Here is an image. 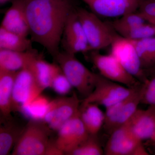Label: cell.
Instances as JSON below:
<instances>
[{
	"label": "cell",
	"instance_id": "cell-1",
	"mask_svg": "<svg viewBox=\"0 0 155 155\" xmlns=\"http://www.w3.org/2000/svg\"><path fill=\"white\" fill-rule=\"evenodd\" d=\"M73 11L71 0H25V11L32 41L54 57L68 17Z\"/></svg>",
	"mask_w": 155,
	"mask_h": 155
},
{
	"label": "cell",
	"instance_id": "cell-2",
	"mask_svg": "<svg viewBox=\"0 0 155 155\" xmlns=\"http://www.w3.org/2000/svg\"><path fill=\"white\" fill-rule=\"evenodd\" d=\"M54 58L72 87L84 98L90 95L95 87L98 74L87 69L75 55L67 52H59Z\"/></svg>",
	"mask_w": 155,
	"mask_h": 155
},
{
	"label": "cell",
	"instance_id": "cell-3",
	"mask_svg": "<svg viewBox=\"0 0 155 155\" xmlns=\"http://www.w3.org/2000/svg\"><path fill=\"white\" fill-rule=\"evenodd\" d=\"M51 129L43 121L31 119L13 149V155H45Z\"/></svg>",
	"mask_w": 155,
	"mask_h": 155
},
{
	"label": "cell",
	"instance_id": "cell-4",
	"mask_svg": "<svg viewBox=\"0 0 155 155\" xmlns=\"http://www.w3.org/2000/svg\"><path fill=\"white\" fill-rule=\"evenodd\" d=\"M91 50L98 51L110 46L116 35L94 12L83 8L76 11Z\"/></svg>",
	"mask_w": 155,
	"mask_h": 155
},
{
	"label": "cell",
	"instance_id": "cell-5",
	"mask_svg": "<svg viewBox=\"0 0 155 155\" xmlns=\"http://www.w3.org/2000/svg\"><path fill=\"white\" fill-rule=\"evenodd\" d=\"M104 153L107 155H149L127 122L111 134Z\"/></svg>",
	"mask_w": 155,
	"mask_h": 155
},
{
	"label": "cell",
	"instance_id": "cell-6",
	"mask_svg": "<svg viewBox=\"0 0 155 155\" xmlns=\"http://www.w3.org/2000/svg\"><path fill=\"white\" fill-rule=\"evenodd\" d=\"M140 86L136 87L126 98L106 108L104 127L111 134L115 129L129 121L140 104Z\"/></svg>",
	"mask_w": 155,
	"mask_h": 155
},
{
	"label": "cell",
	"instance_id": "cell-7",
	"mask_svg": "<svg viewBox=\"0 0 155 155\" xmlns=\"http://www.w3.org/2000/svg\"><path fill=\"white\" fill-rule=\"evenodd\" d=\"M135 88L126 87L100 74L98 75L93 91L82 102L93 103L107 108L126 98Z\"/></svg>",
	"mask_w": 155,
	"mask_h": 155
},
{
	"label": "cell",
	"instance_id": "cell-8",
	"mask_svg": "<svg viewBox=\"0 0 155 155\" xmlns=\"http://www.w3.org/2000/svg\"><path fill=\"white\" fill-rule=\"evenodd\" d=\"M91 59L103 77L130 88H135L140 85L139 81L127 72L111 54H102L97 51H94Z\"/></svg>",
	"mask_w": 155,
	"mask_h": 155
},
{
	"label": "cell",
	"instance_id": "cell-9",
	"mask_svg": "<svg viewBox=\"0 0 155 155\" xmlns=\"http://www.w3.org/2000/svg\"><path fill=\"white\" fill-rule=\"evenodd\" d=\"M80 101L77 94L50 101L42 121L52 130L58 131L64 123L78 113Z\"/></svg>",
	"mask_w": 155,
	"mask_h": 155
},
{
	"label": "cell",
	"instance_id": "cell-10",
	"mask_svg": "<svg viewBox=\"0 0 155 155\" xmlns=\"http://www.w3.org/2000/svg\"><path fill=\"white\" fill-rule=\"evenodd\" d=\"M43 90L27 67L17 72L13 86L12 107L13 111L20 112Z\"/></svg>",
	"mask_w": 155,
	"mask_h": 155
},
{
	"label": "cell",
	"instance_id": "cell-11",
	"mask_svg": "<svg viewBox=\"0 0 155 155\" xmlns=\"http://www.w3.org/2000/svg\"><path fill=\"white\" fill-rule=\"evenodd\" d=\"M110 46L111 54L127 72L142 83L144 82L147 78L132 41L122 36H116Z\"/></svg>",
	"mask_w": 155,
	"mask_h": 155
},
{
	"label": "cell",
	"instance_id": "cell-12",
	"mask_svg": "<svg viewBox=\"0 0 155 155\" xmlns=\"http://www.w3.org/2000/svg\"><path fill=\"white\" fill-rule=\"evenodd\" d=\"M58 131V137L55 140L56 145L64 155H68L90 134L81 119L78 112L64 123Z\"/></svg>",
	"mask_w": 155,
	"mask_h": 155
},
{
	"label": "cell",
	"instance_id": "cell-13",
	"mask_svg": "<svg viewBox=\"0 0 155 155\" xmlns=\"http://www.w3.org/2000/svg\"><path fill=\"white\" fill-rule=\"evenodd\" d=\"M64 45L66 51L75 55L90 50L84 31L76 11H73L68 17L64 31Z\"/></svg>",
	"mask_w": 155,
	"mask_h": 155
},
{
	"label": "cell",
	"instance_id": "cell-14",
	"mask_svg": "<svg viewBox=\"0 0 155 155\" xmlns=\"http://www.w3.org/2000/svg\"><path fill=\"white\" fill-rule=\"evenodd\" d=\"M97 15L108 17H121L137 11L140 2L124 0H82Z\"/></svg>",
	"mask_w": 155,
	"mask_h": 155
},
{
	"label": "cell",
	"instance_id": "cell-15",
	"mask_svg": "<svg viewBox=\"0 0 155 155\" xmlns=\"http://www.w3.org/2000/svg\"><path fill=\"white\" fill-rule=\"evenodd\" d=\"M127 123L132 132L142 141L153 140L155 135V107L137 109Z\"/></svg>",
	"mask_w": 155,
	"mask_h": 155
},
{
	"label": "cell",
	"instance_id": "cell-16",
	"mask_svg": "<svg viewBox=\"0 0 155 155\" xmlns=\"http://www.w3.org/2000/svg\"><path fill=\"white\" fill-rule=\"evenodd\" d=\"M25 1H13L3 17L1 28L27 37L29 34V28L25 15Z\"/></svg>",
	"mask_w": 155,
	"mask_h": 155
},
{
	"label": "cell",
	"instance_id": "cell-17",
	"mask_svg": "<svg viewBox=\"0 0 155 155\" xmlns=\"http://www.w3.org/2000/svg\"><path fill=\"white\" fill-rule=\"evenodd\" d=\"M39 54L33 49L17 51L0 49V71L17 72L28 66Z\"/></svg>",
	"mask_w": 155,
	"mask_h": 155
},
{
	"label": "cell",
	"instance_id": "cell-18",
	"mask_svg": "<svg viewBox=\"0 0 155 155\" xmlns=\"http://www.w3.org/2000/svg\"><path fill=\"white\" fill-rule=\"evenodd\" d=\"M78 114L89 134L97 135L104 126L105 121V114L98 105L82 102Z\"/></svg>",
	"mask_w": 155,
	"mask_h": 155
},
{
	"label": "cell",
	"instance_id": "cell-19",
	"mask_svg": "<svg viewBox=\"0 0 155 155\" xmlns=\"http://www.w3.org/2000/svg\"><path fill=\"white\" fill-rule=\"evenodd\" d=\"M43 90L51 87L54 75L59 68L57 64H51L42 59L39 55L27 66Z\"/></svg>",
	"mask_w": 155,
	"mask_h": 155
},
{
	"label": "cell",
	"instance_id": "cell-20",
	"mask_svg": "<svg viewBox=\"0 0 155 155\" xmlns=\"http://www.w3.org/2000/svg\"><path fill=\"white\" fill-rule=\"evenodd\" d=\"M17 72L0 71V110L5 119H11L12 93Z\"/></svg>",
	"mask_w": 155,
	"mask_h": 155
},
{
	"label": "cell",
	"instance_id": "cell-21",
	"mask_svg": "<svg viewBox=\"0 0 155 155\" xmlns=\"http://www.w3.org/2000/svg\"><path fill=\"white\" fill-rule=\"evenodd\" d=\"M6 119V123L0 126V155L10 154L24 128L12 122L11 119Z\"/></svg>",
	"mask_w": 155,
	"mask_h": 155
},
{
	"label": "cell",
	"instance_id": "cell-22",
	"mask_svg": "<svg viewBox=\"0 0 155 155\" xmlns=\"http://www.w3.org/2000/svg\"><path fill=\"white\" fill-rule=\"evenodd\" d=\"M32 41L27 36L11 32L0 27V49L26 51L32 49Z\"/></svg>",
	"mask_w": 155,
	"mask_h": 155
},
{
	"label": "cell",
	"instance_id": "cell-23",
	"mask_svg": "<svg viewBox=\"0 0 155 155\" xmlns=\"http://www.w3.org/2000/svg\"><path fill=\"white\" fill-rule=\"evenodd\" d=\"M130 40L133 42L143 69H149L155 65V36Z\"/></svg>",
	"mask_w": 155,
	"mask_h": 155
},
{
	"label": "cell",
	"instance_id": "cell-24",
	"mask_svg": "<svg viewBox=\"0 0 155 155\" xmlns=\"http://www.w3.org/2000/svg\"><path fill=\"white\" fill-rule=\"evenodd\" d=\"M50 101L41 94L22 108L20 112L32 120L42 121Z\"/></svg>",
	"mask_w": 155,
	"mask_h": 155
},
{
	"label": "cell",
	"instance_id": "cell-25",
	"mask_svg": "<svg viewBox=\"0 0 155 155\" xmlns=\"http://www.w3.org/2000/svg\"><path fill=\"white\" fill-rule=\"evenodd\" d=\"M104 153L97 135L89 134L84 141L68 155H101Z\"/></svg>",
	"mask_w": 155,
	"mask_h": 155
},
{
	"label": "cell",
	"instance_id": "cell-26",
	"mask_svg": "<svg viewBox=\"0 0 155 155\" xmlns=\"http://www.w3.org/2000/svg\"><path fill=\"white\" fill-rule=\"evenodd\" d=\"M118 33L121 36L131 40L143 39L155 36V26L145 22L132 28L121 31Z\"/></svg>",
	"mask_w": 155,
	"mask_h": 155
},
{
	"label": "cell",
	"instance_id": "cell-27",
	"mask_svg": "<svg viewBox=\"0 0 155 155\" xmlns=\"http://www.w3.org/2000/svg\"><path fill=\"white\" fill-rule=\"evenodd\" d=\"M146 22L141 15L136 11L125 14L116 19L112 23V25L114 30L118 32Z\"/></svg>",
	"mask_w": 155,
	"mask_h": 155
},
{
	"label": "cell",
	"instance_id": "cell-28",
	"mask_svg": "<svg viewBox=\"0 0 155 155\" xmlns=\"http://www.w3.org/2000/svg\"><path fill=\"white\" fill-rule=\"evenodd\" d=\"M140 103L155 107V75L147 78L141 84Z\"/></svg>",
	"mask_w": 155,
	"mask_h": 155
},
{
	"label": "cell",
	"instance_id": "cell-29",
	"mask_svg": "<svg viewBox=\"0 0 155 155\" xmlns=\"http://www.w3.org/2000/svg\"><path fill=\"white\" fill-rule=\"evenodd\" d=\"M51 87L57 94L62 95L69 94L73 87L60 67L53 78Z\"/></svg>",
	"mask_w": 155,
	"mask_h": 155
},
{
	"label": "cell",
	"instance_id": "cell-30",
	"mask_svg": "<svg viewBox=\"0 0 155 155\" xmlns=\"http://www.w3.org/2000/svg\"><path fill=\"white\" fill-rule=\"evenodd\" d=\"M137 11L146 22L155 26V0H142Z\"/></svg>",
	"mask_w": 155,
	"mask_h": 155
},
{
	"label": "cell",
	"instance_id": "cell-31",
	"mask_svg": "<svg viewBox=\"0 0 155 155\" xmlns=\"http://www.w3.org/2000/svg\"><path fill=\"white\" fill-rule=\"evenodd\" d=\"M148 69L150 71V73L151 74V76L155 75V65L153 67Z\"/></svg>",
	"mask_w": 155,
	"mask_h": 155
},
{
	"label": "cell",
	"instance_id": "cell-32",
	"mask_svg": "<svg viewBox=\"0 0 155 155\" xmlns=\"http://www.w3.org/2000/svg\"><path fill=\"white\" fill-rule=\"evenodd\" d=\"M124 1H128V2H140L142 0H124Z\"/></svg>",
	"mask_w": 155,
	"mask_h": 155
},
{
	"label": "cell",
	"instance_id": "cell-33",
	"mask_svg": "<svg viewBox=\"0 0 155 155\" xmlns=\"http://www.w3.org/2000/svg\"><path fill=\"white\" fill-rule=\"evenodd\" d=\"M10 1V0H0V3L1 4H4Z\"/></svg>",
	"mask_w": 155,
	"mask_h": 155
},
{
	"label": "cell",
	"instance_id": "cell-34",
	"mask_svg": "<svg viewBox=\"0 0 155 155\" xmlns=\"http://www.w3.org/2000/svg\"><path fill=\"white\" fill-rule=\"evenodd\" d=\"M151 141H152L153 142L155 141V135L153 139V140H152Z\"/></svg>",
	"mask_w": 155,
	"mask_h": 155
},
{
	"label": "cell",
	"instance_id": "cell-35",
	"mask_svg": "<svg viewBox=\"0 0 155 155\" xmlns=\"http://www.w3.org/2000/svg\"><path fill=\"white\" fill-rule=\"evenodd\" d=\"M153 143L154 144V145H155V141L153 142Z\"/></svg>",
	"mask_w": 155,
	"mask_h": 155
}]
</instances>
